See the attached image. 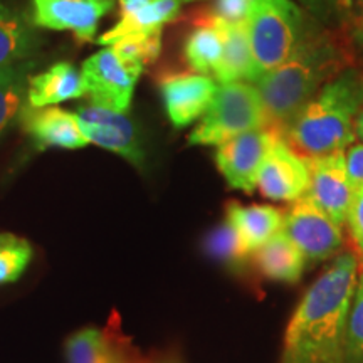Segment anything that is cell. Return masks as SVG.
<instances>
[{"instance_id":"e0dca14e","label":"cell","mask_w":363,"mask_h":363,"mask_svg":"<svg viewBox=\"0 0 363 363\" xmlns=\"http://www.w3.org/2000/svg\"><path fill=\"white\" fill-rule=\"evenodd\" d=\"M84 94L83 74L69 62H56L27 81V104L33 108L54 106Z\"/></svg>"},{"instance_id":"8fae6325","label":"cell","mask_w":363,"mask_h":363,"mask_svg":"<svg viewBox=\"0 0 363 363\" xmlns=\"http://www.w3.org/2000/svg\"><path fill=\"white\" fill-rule=\"evenodd\" d=\"M308 184L310 172L305 157L278 135L257 174L259 192L271 201L294 202L305 197Z\"/></svg>"},{"instance_id":"8992f818","label":"cell","mask_w":363,"mask_h":363,"mask_svg":"<svg viewBox=\"0 0 363 363\" xmlns=\"http://www.w3.org/2000/svg\"><path fill=\"white\" fill-rule=\"evenodd\" d=\"M142 72L143 66L123 61L111 45H106L83 62L84 96L89 98L91 104L126 113Z\"/></svg>"},{"instance_id":"2e32d148","label":"cell","mask_w":363,"mask_h":363,"mask_svg":"<svg viewBox=\"0 0 363 363\" xmlns=\"http://www.w3.org/2000/svg\"><path fill=\"white\" fill-rule=\"evenodd\" d=\"M38 48L39 34L33 16L0 2V69L27 61Z\"/></svg>"},{"instance_id":"f1b7e54d","label":"cell","mask_w":363,"mask_h":363,"mask_svg":"<svg viewBox=\"0 0 363 363\" xmlns=\"http://www.w3.org/2000/svg\"><path fill=\"white\" fill-rule=\"evenodd\" d=\"M347 225L358 249L363 252V184L357 185L353 190L350 208H348Z\"/></svg>"},{"instance_id":"6da1fadb","label":"cell","mask_w":363,"mask_h":363,"mask_svg":"<svg viewBox=\"0 0 363 363\" xmlns=\"http://www.w3.org/2000/svg\"><path fill=\"white\" fill-rule=\"evenodd\" d=\"M357 281V256L340 254L294 310L284 333L281 363H345L348 315Z\"/></svg>"},{"instance_id":"d4e9b609","label":"cell","mask_w":363,"mask_h":363,"mask_svg":"<svg viewBox=\"0 0 363 363\" xmlns=\"http://www.w3.org/2000/svg\"><path fill=\"white\" fill-rule=\"evenodd\" d=\"M318 24L347 33L353 19V0H296Z\"/></svg>"},{"instance_id":"836d02e7","label":"cell","mask_w":363,"mask_h":363,"mask_svg":"<svg viewBox=\"0 0 363 363\" xmlns=\"http://www.w3.org/2000/svg\"><path fill=\"white\" fill-rule=\"evenodd\" d=\"M357 19H363V0H353V19L352 21H357Z\"/></svg>"},{"instance_id":"3957f363","label":"cell","mask_w":363,"mask_h":363,"mask_svg":"<svg viewBox=\"0 0 363 363\" xmlns=\"http://www.w3.org/2000/svg\"><path fill=\"white\" fill-rule=\"evenodd\" d=\"M363 111V66L353 65L326 83L296 113L281 136L303 157L338 152L357 140Z\"/></svg>"},{"instance_id":"5b68a950","label":"cell","mask_w":363,"mask_h":363,"mask_svg":"<svg viewBox=\"0 0 363 363\" xmlns=\"http://www.w3.org/2000/svg\"><path fill=\"white\" fill-rule=\"evenodd\" d=\"M257 128L269 126L256 86L251 83L219 84L201 123L190 133L189 145L219 147L234 136Z\"/></svg>"},{"instance_id":"7c38bea8","label":"cell","mask_w":363,"mask_h":363,"mask_svg":"<svg viewBox=\"0 0 363 363\" xmlns=\"http://www.w3.org/2000/svg\"><path fill=\"white\" fill-rule=\"evenodd\" d=\"M113 6L115 0H33V21L44 29L69 30L81 40H93Z\"/></svg>"},{"instance_id":"44dd1931","label":"cell","mask_w":363,"mask_h":363,"mask_svg":"<svg viewBox=\"0 0 363 363\" xmlns=\"http://www.w3.org/2000/svg\"><path fill=\"white\" fill-rule=\"evenodd\" d=\"M189 2H192V0H155L135 16L120 17V21L110 30L99 35L96 43L101 45H111L125 35L162 30L163 26L169 24L179 16L182 6Z\"/></svg>"},{"instance_id":"7a4b0ae2","label":"cell","mask_w":363,"mask_h":363,"mask_svg":"<svg viewBox=\"0 0 363 363\" xmlns=\"http://www.w3.org/2000/svg\"><path fill=\"white\" fill-rule=\"evenodd\" d=\"M353 65L355 56L347 34L318 24L283 65L254 83L262 99L267 126L283 133L318 91Z\"/></svg>"},{"instance_id":"4fadbf2b","label":"cell","mask_w":363,"mask_h":363,"mask_svg":"<svg viewBox=\"0 0 363 363\" xmlns=\"http://www.w3.org/2000/svg\"><path fill=\"white\" fill-rule=\"evenodd\" d=\"M219 84L214 78L197 72H174L163 76L160 91L172 125L185 128L207 111Z\"/></svg>"},{"instance_id":"4316f807","label":"cell","mask_w":363,"mask_h":363,"mask_svg":"<svg viewBox=\"0 0 363 363\" xmlns=\"http://www.w3.org/2000/svg\"><path fill=\"white\" fill-rule=\"evenodd\" d=\"M206 249L216 259L224 261L227 264L244 261L249 256L247 249L244 247L239 234L229 222H224L219 227H216L206 239Z\"/></svg>"},{"instance_id":"e575fe53","label":"cell","mask_w":363,"mask_h":363,"mask_svg":"<svg viewBox=\"0 0 363 363\" xmlns=\"http://www.w3.org/2000/svg\"><path fill=\"white\" fill-rule=\"evenodd\" d=\"M355 133H357V138L362 140V143H363V111L360 113V116H358V120H357Z\"/></svg>"},{"instance_id":"4dcf8cb0","label":"cell","mask_w":363,"mask_h":363,"mask_svg":"<svg viewBox=\"0 0 363 363\" xmlns=\"http://www.w3.org/2000/svg\"><path fill=\"white\" fill-rule=\"evenodd\" d=\"M347 157V169L353 187L363 184V143L352 145L348 152H345Z\"/></svg>"},{"instance_id":"52a82bcc","label":"cell","mask_w":363,"mask_h":363,"mask_svg":"<svg viewBox=\"0 0 363 363\" xmlns=\"http://www.w3.org/2000/svg\"><path fill=\"white\" fill-rule=\"evenodd\" d=\"M281 233L296 246L306 259L320 262L328 259L343 246L342 227L315 206L301 197L283 214Z\"/></svg>"},{"instance_id":"ac0fdd59","label":"cell","mask_w":363,"mask_h":363,"mask_svg":"<svg viewBox=\"0 0 363 363\" xmlns=\"http://www.w3.org/2000/svg\"><path fill=\"white\" fill-rule=\"evenodd\" d=\"M225 212V220L234 227L249 254L264 246L283 225V212L272 206H240L230 202Z\"/></svg>"},{"instance_id":"9c48e42d","label":"cell","mask_w":363,"mask_h":363,"mask_svg":"<svg viewBox=\"0 0 363 363\" xmlns=\"http://www.w3.org/2000/svg\"><path fill=\"white\" fill-rule=\"evenodd\" d=\"M278 135L271 128H257L234 136L217 147V169L230 187L246 194L257 189V174Z\"/></svg>"},{"instance_id":"277c9868","label":"cell","mask_w":363,"mask_h":363,"mask_svg":"<svg viewBox=\"0 0 363 363\" xmlns=\"http://www.w3.org/2000/svg\"><path fill=\"white\" fill-rule=\"evenodd\" d=\"M316 26L294 0H252L247 30L259 79L283 65Z\"/></svg>"},{"instance_id":"5bb4252c","label":"cell","mask_w":363,"mask_h":363,"mask_svg":"<svg viewBox=\"0 0 363 363\" xmlns=\"http://www.w3.org/2000/svg\"><path fill=\"white\" fill-rule=\"evenodd\" d=\"M19 120L22 128L34 140L38 148L78 150L89 145L76 113L57 106L33 108L24 104Z\"/></svg>"},{"instance_id":"cb8c5ba5","label":"cell","mask_w":363,"mask_h":363,"mask_svg":"<svg viewBox=\"0 0 363 363\" xmlns=\"http://www.w3.org/2000/svg\"><path fill=\"white\" fill-rule=\"evenodd\" d=\"M113 51L131 65L147 66L155 62L162 52V30L130 34L111 44Z\"/></svg>"},{"instance_id":"484cf974","label":"cell","mask_w":363,"mask_h":363,"mask_svg":"<svg viewBox=\"0 0 363 363\" xmlns=\"http://www.w3.org/2000/svg\"><path fill=\"white\" fill-rule=\"evenodd\" d=\"M33 257L29 242L11 234L0 235V284L21 278Z\"/></svg>"},{"instance_id":"83f0119b","label":"cell","mask_w":363,"mask_h":363,"mask_svg":"<svg viewBox=\"0 0 363 363\" xmlns=\"http://www.w3.org/2000/svg\"><path fill=\"white\" fill-rule=\"evenodd\" d=\"M345 363H363V272L357 281L348 315Z\"/></svg>"},{"instance_id":"d6a6232c","label":"cell","mask_w":363,"mask_h":363,"mask_svg":"<svg viewBox=\"0 0 363 363\" xmlns=\"http://www.w3.org/2000/svg\"><path fill=\"white\" fill-rule=\"evenodd\" d=\"M155 0H120V17H131Z\"/></svg>"},{"instance_id":"ba28073f","label":"cell","mask_w":363,"mask_h":363,"mask_svg":"<svg viewBox=\"0 0 363 363\" xmlns=\"http://www.w3.org/2000/svg\"><path fill=\"white\" fill-rule=\"evenodd\" d=\"M305 160L310 172V184L305 195L331 220L340 227L345 225L355 190L348 177L345 150L326 155L305 157Z\"/></svg>"},{"instance_id":"7402d4cb","label":"cell","mask_w":363,"mask_h":363,"mask_svg":"<svg viewBox=\"0 0 363 363\" xmlns=\"http://www.w3.org/2000/svg\"><path fill=\"white\" fill-rule=\"evenodd\" d=\"M69 363H126L110 337L96 328H84L66 342Z\"/></svg>"},{"instance_id":"d6986e66","label":"cell","mask_w":363,"mask_h":363,"mask_svg":"<svg viewBox=\"0 0 363 363\" xmlns=\"http://www.w3.org/2000/svg\"><path fill=\"white\" fill-rule=\"evenodd\" d=\"M185 59L194 72L216 76L222 61V35L212 13L199 17L184 48Z\"/></svg>"},{"instance_id":"603a6c76","label":"cell","mask_w":363,"mask_h":363,"mask_svg":"<svg viewBox=\"0 0 363 363\" xmlns=\"http://www.w3.org/2000/svg\"><path fill=\"white\" fill-rule=\"evenodd\" d=\"M30 67L33 62L24 61L0 69V135L19 118L24 108Z\"/></svg>"},{"instance_id":"30bf717a","label":"cell","mask_w":363,"mask_h":363,"mask_svg":"<svg viewBox=\"0 0 363 363\" xmlns=\"http://www.w3.org/2000/svg\"><path fill=\"white\" fill-rule=\"evenodd\" d=\"M81 128L89 143L123 157L131 165L142 169L145 152L140 143L138 131L126 113L101 108L96 104H84L76 110Z\"/></svg>"},{"instance_id":"ffe728a7","label":"cell","mask_w":363,"mask_h":363,"mask_svg":"<svg viewBox=\"0 0 363 363\" xmlns=\"http://www.w3.org/2000/svg\"><path fill=\"white\" fill-rule=\"evenodd\" d=\"M256 261L266 278L283 283H296L306 264L303 252L281 230L257 249Z\"/></svg>"},{"instance_id":"9a60e30c","label":"cell","mask_w":363,"mask_h":363,"mask_svg":"<svg viewBox=\"0 0 363 363\" xmlns=\"http://www.w3.org/2000/svg\"><path fill=\"white\" fill-rule=\"evenodd\" d=\"M214 17L222 35V61L214 78L219 81V84L257 83L259 72H257L256 62H254L247 21L227 22L219 19L217 16Z\"/></svg>"},{"instance_id":"1f68e13d","label":"cell","mask_w":363,"mask_h":363,"mask_svg":"<svg viewBox=\"0 0 363 363\" xmlns=\"http://www.w3.org/2000/svg\"><path fill=\"white\" fill-rule=\"evenodd\" d=\"M345 34H347L348 43H350V48H352L353 56H355V61L358 59L363 66V19L352 21L350 27H348L347 33Z\"/></svg>"},{"instance_id":"f546056e","label":"cell","mask_w":363,"mask_h":363,"mask_svg":"<svg viewBox=\"0 0 363 363\" xmlns=\"http://www.w3.org/2000/svg\"><path fill=\"white\" fill-rule=\"evenodd\" d=\"M252 0H216L214 16L227 22H246Z\"/></svg>"}]
</instances>
